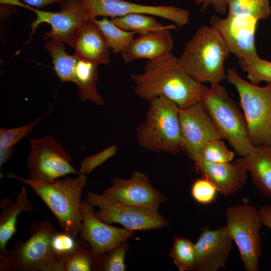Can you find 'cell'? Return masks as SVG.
Returning a JSON list of instances; mask_svg holds the SVG:
<instances>
[{"label":"cell","mask_w":271,"mask_h":271,"mask_svg":"<svg viewBox=\"0 0 271 271\" xmlns=\"http://www.w3.org/2000/svg\"><path fill=\"white\" fill-rule=\"evenodd\" d=\"M95 207L86 199L80 203L82 226L80 238L90 245L95 258L127 241L133 231L107 224L95 217Z\"/></svg>","instance_id":"cell-15"},{"label":"cell","mask_w":271,"mask_h":271,"mask_svg":"<svg viewBox=\"0 0 271 271\" xmlns=\"http://www.w3.org/2000/svg\"><path fill=\"white\" fill-rule=\"evenodd\" d=\"M230 53L218 31L212 27L200 26L186 44L179 63L192 78L214 86L226 78L225 61Z\"/></svg>","instance_id":"cell-2"},{"label":"cell","mask_w":271,"mask_h":271,"mask_svg":"<svg viewBox=\"0 0 271 271\" xmlns=\"http://www.w3.org/2000/svg\"><path fill=\"white\" fill-rule=\"evenodd\" d=\"M98 65L78 57L73 83L77 86L78 95L81 101L89 100L97 105H102L104 102L96 89V83L98 80Z\"/></svg>","instance_id":"cell-23"},{"label":"cell","mask_w":271,"mask_h":271,"mask_svg":"<svg viewBox=\"0 0 271 271\" xmlns=\"http://www.w3.org/2000/svg\"><path fill=\"white\" fill-rule=\"evenodd\" d=\"M197 5H201V11L204 13L208 6L211 5L217 13L223 15L227 9V0H195Z\"/></svg>","instance_id":"cell-37"},{"label":"cell","mask_w":271,"mask_h":271,"mask_svg":"<svg viewBox=\"0 0 271 271\" xmlns=\"http://www.w3.org/2000/svg\"><path fill=\"white\" fill-rule=\"evenodd\" d=\"M65 232H58L53 237L52 246L55 257L57 258L72 251L75 247L76 240Z\"/></svg>","instance_id":"cell-36"},{"label":"cell","mask_w":271,"mask_h":271,"mask_svg":"<svg viewBox=\"0 0 271 271\" xmlns=\"http://www.w3.org/2000/svg\"><path fill=\"white\" fill-rule=\"evenodd\" d=\"M64 43L55 39H50L45 47L52 56L54 69L58 77L63 82H73L78 57L75 54H67Z\"/></svg>","instance_id":"cell-24"},{"label":"cell","mask_w":271,"mask_h":271,"mask_svg":"<svg viewBox=\"0 0 271 271\" xmlns=\"http://www.w3.org/2000/svg\"><path fill=\"white\" fill-rule=\"evenodd\" d=\"M135 84L134 91L142 99L164 96L174 102L180 109L201 101L209 88L189 76L179 63L178 58L168 53L148 60L144 72L130 75Z\"/></svg>","instance_id":"cell-1"},{"label":"cell","mask_w":271,"mask_h":271,"mask_svg":"<svg viewBox=\"0 0 271 271\" xmlns=\"http://www.w3.org/2000/svg\"><path fill=\"white\" fill-rule=\"evenodd\" d=\"M170 254L179 270H193L196 259L195 246L189 239L175 237Z\"/></svg>","instance_id":"cell-29"},{"label":"cell","mask_w":271,"mask_h":271,"mask_svg":"<svg viewBox=\"0 0 271 271\" xmlns=\"http://www.w3.org/2000/svg\"><path fill=\"white\" fill-rule=\"evenodd\" d=\"M239 66L246 73L247 78L252 84L257 85L261 81L271 83V62L258 58Z\"/></svg>","instance_id":"cell-32"},{"label":"cell","mask_w":271,"mask_h":271,"mask_svg":"<svg viewBox=\"0 0 271 271\" xmlns=\"http://www.w3.org/2000/svg\"><path fill=\"white\" fill-rule=\"evenodd\" d=\"M145 120L136 128L138 144L152 152H164L175 155L180 150L179 108L164 96L154 98Z\"/></svg>","instance_id":"cell-4"},{"label":"cell","mask_w":271,"mask_h":271,"mask_svg":"<svg viewBox=\"0 0 271 271\" xmlns=\"http://www.w3.org/2000/svg\"><path fill=\"white\" fill-rule=\"evenodd\" d=\"M103 34L109 48L113 53L121 54L134 39L136 33L123 30L106 17L101 20L91 19Z\"/></svg>","instance_id":"cell-25"},{"label":"cell","mask_w":271,"mask_h":271,"mask_svg":"<svg viewBox=\"0 0 271 271\" xmlns=\"http://www.w3.org/2000/svg\"><path fill=\"white\" fill-rule=\"evenodd\" d=\"M90 19L98 16L121 17L130 14L157 16L168 20L179 27L189 22L190 12L173 6H147L124 0H81Z\"/></svg>","instance_id":"cell-13"},{"label":"cell","mask_w":271,"mask_h":271,"mask_svg":"<svg viewBox=\"0 0 271 271\" xmlns=\"http://www.w3.org/2000/svg\"><path fill=\"white\" fill-rule=\"evenodd\" d=\"M176 26L170 25L163 29L140 34L120 54L123 60L126 63L140 59L154 60L171 53L174 40L170 30Z\"/></svg>","instance_id":"cell-18"},{"label":"cell","mask_w":271,"mask_h":271,"mask_svg":"<svg viewBox=\"0 0 271 271\" xmlns=\"http://www.w3.org/2000/svg\"><path fill=\"white\" fill-rule=\"evenodd\" d=\"M200 102L237 155L244 157L252 151L244 113L225 87L220 84L211 87Z\"/></svg>","instance_id":"cell-6"},{"label":"cell","mask_w":271,"mask_h":271,"mask_svg":"<svg viewBox=\"0 0 271 271\" xmlns=\"http://www.w3.org/2000/svg\"><path fill=\"white\" fill-rule=\"evenodd\" d=\"M60 12H51L38 10L27 5L26 8L36 14L31 25L32 31L29 39L40 24L47 23L52 29L45 33L44 39H55L70 45L79 28L90 19L81 0H65L60 4Z\"/></svg>","instance_id":"cell-14"},{"label":"cell","mask_w":271,"mask_h":271,"mask_svg":"<svg viewBox=\"0 0 271 271\" xmlns=\"http://www.w3.org/2000/svg\"><path fill=\"white\" fill-rule=\"evenodd\" d=\"M34 206L28 198L25 187L17 194L15 201L10 198L3 199L0 202V256L8 255L6 245L9 240L17 232L16 223L18 216L22 212L31 213Z\"/></svg>","instance_id":"cell-21"},{"label":"cell","mask_w":271,"mask_h":271,"mask_svg":"<svg viewBox=\"0 0 271 271\" xmlns=\"http://www.w3.org/2000/svg\"><path fill=\"white\" fill-rule=\"evenodd\" d=\"M226 227L239 250L247 271H257L261 254L260 230L262 225L258 209L248 204L235 205L225 210Z\"/></svg>","instance_id":"cell-8"},{"label":"cell","mask_w":271,"mask_h":271,"mask_svg":"<svg viewBox=\"0 0 271 271\" xmlns=\"http://www.w3.org/2000/svg\"><path fill=\"white\" fill-rule=\"evenodd\" d=\"M26 3L28 6L41 8L53 3H62L65 0H20Z\"/></svg>","instance_id":"cell-40"},{"label":"cell","mask_w":271,"mask_h":271,"mask_svg":"<svg viewBox=\"0 0 271 271\" xmlns=\"http://www.w3.org/2000/svg\"><path fill=\"white\" fill-rule=\"evenodd\" d=\"M232 242L226 226L213 230L203 228L195 244L196 259L193 270L217 271L225 268Z\"/></svg>","instance_id":"cell-17"},{"label":"cell","mask_w":271,"mask_h":271,"mask_svg":"<svg viewBox=\"0 0 271 271\" xmlns=\"http://www.w3.org/2000/svg\"><path fill=\"white\" fill-rule=\"evenodd\" d=\"M129 246L126 241L95 258L92 270L124 271L125 254Z\"/></svg>","instance_id":"cell-30"},{"label":"cell","mask_w":271,"mask_h":271,"mask_svg":"<svg viewBox=\"0 0 271 271\" xmlns=\"http://www.w3.org/2000/svg\"><path fill=\"white\" fill-rule=\"evenodd\" d=\"M102 194L126 204L158 211L167 199L151 184L147 176L136 171L127 179L115 177Z\"/></svg>","instance_id":"cell-16"},{"label":"cell","mask_w":271,"mask_h":271,"mask_svg":"<svg viewBox=\"0 0 271 271\" xmlns=\"http://www.w3.org/2000/svg\"><path fill=\"white\" fill-rule=\"evenodd\" d=\"M195 168L203 177L210 181L218 192L226 197L243 188L247 178V171L235 161L233 163H211L196 158Z\"/></svg>","instance_id":"cell-19"},{"label":"cell","mask_w":271,"mask_h":271,"mask_svg":"<svg viewBox=\"0 0 271 271\" xmlns=\"http://www.w3.org/2000/svg\"><path fill=\"white\" fill-rule=\"evenodd\" d=\"M27 162L29 179L36 181L50 182L68 174H79L71 164V156L50 136L31 139Z\"/></svg>","instance_id":"cell-10"},{"label":"cell","mask_w":271,"mask_h":271,"mask_svg":"<svg viewBox=\"0 0 271 271\" xmlns=\"http://www.w3.org/2000/svg\"><path fill=\"white\" fill-rule=\"evenodd\" d=\"M0 3L8 6H20L24 8L25 7V5L22 3L20 0H0Z\"/></svg>","instance_id":"cell-41"},{"label":"cell","mask_w":271,"mask_h":271,"mask_svg":"<svg viewBox=\"0 0 271 271\" xmlns=\"http://www.w3.org/2000/svg\"><path fill=\"white\" fill-rule=\"evenodd\" d=\"M86 200L99 209L94 212L95 217L108 224L118 223L133 231L160 229L169 225L158 211L122 203L102 193L87 192Z\"/></svg>","instance_id":"cell-9"},{"label":"cell","mask_w":271,"mask_h":271,"mask_svg":"<svg viewBox=\"0 0 271 271\" xmlns=\"http://www.w3.org/2000/svg\"><path fill=\"white\" fill-rule=\"evenodd\" d=\"M14 147L0 141V166L2 167L12 156Z\"/></svg>","instance_id":"cell-38"},{"label":"cell","mask_w":271,"mask_h":271,"mask_svg":"<svg viewBox=\"0 0 271 271\" xmlns=\"http://www.w3.org/2000/svg\"><path fill=\"white\" fill-rule=\"evenodd\" d=\"M57 232L46 220L31 224L28 238L17 240L9 250L8 271H65L52 246L53 237Z\"/></svg>","instance_id":"cell-5"},{"label":"cell","mask_w":271,"mask_h":271,"mask_svg":"<svg viewBox=\"0 0 271 271\" xmlns=\"http://www.w3.org/2000/svg\"><path fill=\"white\" fill-rule=\"evenodd\" d=\"M57 259L63 263L65 271H90L95 257L90 244L80 238L72 251Z\"/></svg>","instance_id":"cell-26"},{"label":"cell","mask_w":271,"mask_h":271,"mask_svg":"<svg viewBox=\"0 0 271 271\" xmlns=\"http://www.w3.org/2000/svg\"><path fill=\"white\" fill-rule=\"evenodd\" d=\"M226 79L237 91L253 146H271V83L258 86L231 68L226 71Z\"/></svg>","instance_id":"cell-7"},{"label":"cell","mask_w":271,"mask_h":271,"mask_svg":"<svg viewBox=\"0 0 271 271\" xmlns=\"http://www.w3.org/2000/svg\"><path fill=\"white\" fill-rule=\"evenodd\" d=\"M258 20L251 17L214 15L210 25L222 37L229 53L238 59V64L250 63L259 58L255 47L254 36Z\"/></svg>","instance_id":"cell-11"},{"label":"cell","mask_w":271,"mask_h":271,"mask_svg":"<svg viewBox=\"0 0 271 271\" xmlns=\"http://www.w3.org/2000/svg\"><path fill=\"white\" fill-rule=\"evenodd\" d=\"M258 210L262 225L271 230V205L262 206Z\"/></svg>","instance_id":"cell-39"},{"label":"cell","mask_w":271,"mask_h":271,"mask_svg":"<svg viewBox=\"0 0 271 271\" xmlns=\"http://www.w3.org/2000/svg\"><path fill=\"white\" fill-rule=\"evenodd\" d=\"M110 20L123 30L139 34L160 30L170 26H164L155 17L141 14H130L111 18Z\"/></svg>","instance_id":"cell-27"},{"label":"cell","mask_w":271,"mask_h":271,"mask_svg":"<svg viewBox=\"0 0 271 271\" xmlns=\"http://www.w3.org/2000/svg\"><path fill=\"white\" fill-rule=\"evenodd\" d=\"M228 15L251 17L257 20L271 15L268 0H227Z\"/></svg>","instance_id":"cell-28"},{"label":"cell","mask_w":271,"mask_h":271,"mask_svg":"<svg viewBox=\"0 0 271 271\" xmlns=\"http://www.w3.org/2000/svg\"><path fill=\"white\" fill-rule=\"evenodd\" d=\"M51 109L52 108H50L46 113L35 120L21 126L10 129L1 128L0 141L8 145L14 146L23 138L29 135L34 126L50 113Z\"/></svg>","instance_id":"cell-33"},{"label":"cell","mask_w":271,"mask_h":271,"mask_svg":"<svg viewBox=\"0 0 271 271\" xmlns=\"http://www.w3.org/2000/svg\"><path fill=\"white\" fill-rule=\"evenodd\" d=\"M180 109V108H179ZM180 148L192 161L207 142L224 139L221 131L200 101L180 109Z\"/></svg>","instance_id":"cell-12"},{"label":"cell","mask_w":271,"mask_h":271,"mask_svg":"<svg viewBox=\"0 0 271 271\" xmlns=\"http://www.w3.org/2000/svg\"><path fill=\"white\" fill-rule=\"evenodd\" d=\"M117 150V146L113 144L95 154L85 157L80 163L79 174H91L96 167L113 156Z\"/></svg>","instance_id":"cell-35"},{"label":"cell","mask_w":271,"mask_h":271,"mask_svg":"<svg viewBox=\"0 0 271 271\" xmlns=\"http://www.w3.org/2000/svg\"><path fill=\"white\" fill-rule=\"evenodd\" d=\"M234 156V152L227 148L221 139H215L205 144L194 159L200 158L211 163H225L230 162Z\"/></svg>","instance_id":"cell-31"},{"label":"cell","mask_w":271,"mask_h":271,"mask_svg":"<svg viewBox=\"0 0 271 271\" xmlns=\"http://www.w3.org/2000/svg\"><path fill=\"white\" fill-rule=\"evenodd\" d=\"M235 162L250 173L257 190L271 198V146L254 147L250 154Z\"/></svg>","instance_id":"cell-22"},{"label":"cell","mask_w":271,"mask_h":271,"mask_svg":"<svg viewBox=\"0 0 271 271\" xmlns=\"http://www.w3.org/2000/svg\"><path fill=\"white\" fill-rule=\"evenodd\" d=\"M217 191L215 186L204 177L195 180L191 189L193 199L197 202L203 205H207L213 202Z\"/></svg>","instance_id":"cell-34"},{"label":"cell","mask_w":271,"mask_h":271,"mask_svg":"<svg viewBox=\"0 0 271 271\" xmlns=\"http://www.w3.org/2000/svg\"><path fill=\"white\" fill-rule=\"evenodd\" d=\"M70 45L79 58L98 65L110 62L109 48L106 39L91 19L81 25Z\"/></svg>","instance_id":"cell-20"},{"label":"cell","mask_w":271,"mask_h":271,"mask_svg":"<svg viewBox=\"0 0 271 271\" xmlns=\"http://www.w3.org/2000/svg\"><path fill=\"white\" fill-rule=\"evenodd\" d=\"M6 176L29 186L53 214L64 232L75 238L79 235L82 226L80 199L87 181L86 175L50 182L24 179L12 173Z\"/></svg>","instance_id":"cell-3"}]
</instances>
